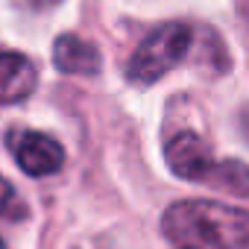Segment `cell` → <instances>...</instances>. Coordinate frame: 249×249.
I'll return each instance as SVG.
<instances>
[{"label":"cell","instance_id":"6da1fadb","mask_svg":"<svg viewBox=\"0 0 249 249\" xmlns=\"http://www.w3.org/2000/svg\"><path fill=\"white\" fill-rule=\"evenodd\" d=\"M161 229L170 240L208 249H249V211L211 199H185L164 211Z\"/></svg>","mask_w":249,"mask_h":249},{"label":"cell","instance_id":"7a4b0ae2","mask_svg":"<svg viewBox=\"0 0 249 249\" xmlns=\"http://www.w3.org/2000/svg\"><path fill=\"white\" fill-rule=\"evenodd\" d=\"M188 47H191V27H185V24H161L132 53L129 68H126L129 82H135V85L159 82L170 68H176L185 59Z\"/></svg>","mask_w":249,"mask_h":249},{"label":"cell","instance_id":"3957f363","mask_svg":"<svg viewBox=\"0 0 249 249\" xmlns=\"http://www.w3.org/2000/svg\"><path fill=\"white\" fill-rule=\"evenodd\" d=\"M9 150L27 176H53L65 164L62 144L44 132H36V129H24V132L9 135Z\"/></svg>","mask_w":249,"mask_h":249},{"label":"cell","instance_id":"277c9868","mask_svg":"<svg viewBox=\"0 0 249 249\" xmlns=\"http://www.w3.org/2000/svg\"><path fill=\"white\" fill-rule=\"evenodd\" d=\"M164 159H167V167L179 179H185V182H205L208 185V179H211V173L217 167L208 144L196 132H188V129L185 132H176L167 141Z\"/></svg>","mask_w":249,"mask_h":249},{"label":"cell","instance_id":"5b68a950","mask_svg":"<svg viewBox=\"0 0 249 249\" xmlns=\"http://www.w3.org/2000/svg\"><path fill=\"white\" fill-rule=\"evenodd\" d=\"M36 65L15 50H0V106L27 100L36 91Z\"/></svg>","mask_w":249,"mask_h":249},{"label":"cell","instance_id":"8992f818","mask_svg":"<svg viewBox=\"0 0 249 249\" xmlns=\"http://www.w3.org/2000/svg\"><path fill=\"white\" fill-rule=\"evenodd\" d=\"M53 65L71 76H94V73H100L103 59H100V50L88 38L65 33L53 44Z\"/></svg>","mask_w":249,"mask_h":249},{"label":"cell","instance_id":"52a82bcc","mask_svg":"<svg viewBox=\"0 0 249 249\" xmlns=\"http://www.w3.org/2000/svg\"><path fill=\"white\" fill-rule=\"evenodd\" d=\"M208 185H211V188H223V191L237 194V196H249V164L234 161V159L217 161V167H214Z\"/></svg>","mask_w":249,"mask_h":249},{"label":"cell","instance_id":"ba28073f","mask_svg":"<svg viewBox=\"0 0 249 249\" xmlns=\"http://www.w3.org/2000/svg\"><path fill=\"white\" fill-rule=\"evenodd\" d=\"M24 214H27V205L21 202L15 188L0 176V217H24Z\"/></svg>","mask_w":249,"mask_h":249},{"label":"cell","instance_id":"9c48e42d","mask_svg":"<svg viewBox=\"0 0 249 249\" xmlns=\"http://www.w3.org/2000/svg\"><path fill=\"white\" fill-rule=\"evenodd\" d=\"M33 6H53V3H59V0H30Z\"/></svg>","mask_w":249,"mask_h":249},{"label":"cell","instance_id":"30bf717a","mask_svg":"<svg viewBox=\"0 0 249 249\" xmlns=\"http://www.w3.org/2000/svg\"><path fill=\"white\" fill-rule=\"evenodd\" d=\"M182 249H196V246H182Z\"/></svg>","mask_w":249,"mask_h":249},{"label":"cell","instance_id":"8fae6325","mask_svg":"<svg viewBox=\"0 0 249 249\" xmlns=\"http://www.w3.org/2000/svg\"><path fill=\"white\" fill-rule=\"evenodd\" d=\"M0 249H6V246H3V240H0Z\"/></svg>","mask_w":249,"mask_h":249}]
</instances>
